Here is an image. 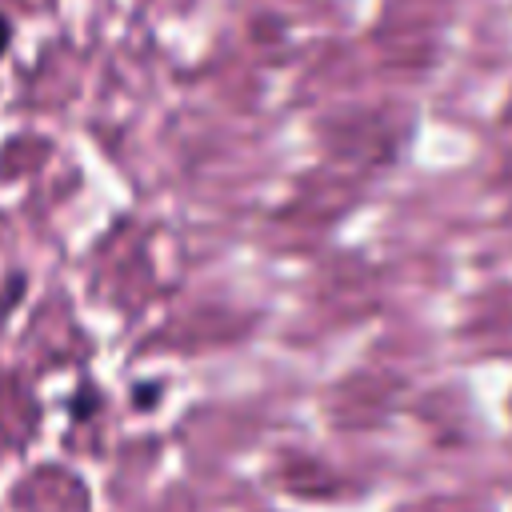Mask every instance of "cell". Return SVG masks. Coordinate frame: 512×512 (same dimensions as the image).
<instances>
[{"mask_svg": "<svg viewBox=\"0 0 512 512\" xmlns=\"http://www.w3.org/2000/svg\"><path fill=\"white\" fill-rule=\"evenodd\" d=\"M8 36H12V28H8V20H4V16H0V52H4V48H8Z\"/></svg>", "mask_w": 512, "mask_h": 512, "instance_id": "1", "label": "cell"}]
</instances>
